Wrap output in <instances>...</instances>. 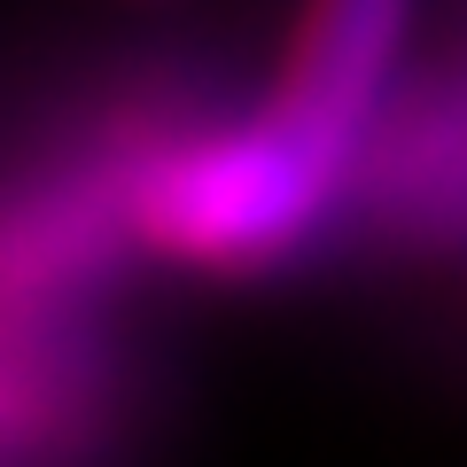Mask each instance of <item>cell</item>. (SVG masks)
Wrapping results in <instances>:
<instances>
[{"instance_id": "6da1fadb", "label": "cell", "mask_w": 467, "mask_h": 467, "mask_svg": "<svg viewBox=\"0 0 467 467\" xmlns=\"http://www.w3.org/2000/svg\"><path fill=\"white\" fill-rule=\"evenodd\" d=\"M335 171L257 117L211 140H180L133 187V226L187 265H273L327 211Z\"/></svg>"}, {"instance_id": "7a4b0ae2", "label": "cell", "mask_w": 467, "mask_h": 467, "mask_svg": "<svg viewBox=\"0 0 467 467\" xmlns=\"http://www.w3.org/2000/svg\"><path fill=\"white\" fill-rule=\"evenodd\" d=\"M405 24H413V0H312L296 55H288V78L265 117L304 156L343 171V156L358 149L374 101H382L389 70H398Z\"/></svg>"}]
</instances>
